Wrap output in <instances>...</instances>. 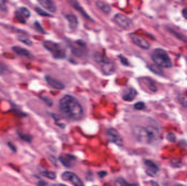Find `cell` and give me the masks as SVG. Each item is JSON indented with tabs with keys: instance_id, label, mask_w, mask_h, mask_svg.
<instances>
[{
	"instance_id": "obj_4",
	"label": "cell",
	"mask_w": 187,
	"mask_h": 186,
	"mask_svg": "<svg viewBox=\"0 0 187 186\" xmlns=\"http://www.w3.org/2000/svg\"><path fill=\"white\" fill-rule=\"evenodd\" d=\"M43 46L55 58L62 59L66 56L65 49L58 43L51 40H46L43 42Z\"/></svg>"
},
{
	"instance_id": "obj_21",
	"label": "cell",
	"mask_w": 187,
	"mask_h": 186,
	"mask_svg": "<svg viewBox=\"0 0 187 186\" xmlns=\"http://www.w3.org/2000/svg\"><path fill=\"white\" fill-rule=\"evenodd\" d=\"M18 136H19L21 139L27 143H31L33 140L32 136L28 134H24L23 133L18 132Z\"/></svg>"
},
{
	"instance_id": "obj_5",
	"label": "cell",
	"mask_w": 187,
	"mask_h": 186,
	"mask_svg": "<svg viewBox=\"0 0 187 186\" xmlns=\"http://www.w3.org/2000/svg\"><path fill=\"white\" fill-rule=\"evenodd\" d=\"M133 133L134 136L138 141L145 143H150L147 131L146 128L137 126L133 128Z\"/></svg>"
},
{
	"instance_id": "obj_1",
	"label": "cell",
	"mask_w": 187,
	"mask_h": 186,
	"mask_svg": "<svg viewBox=\"0 0 187 186\" xmlns=\"http://www.w3.org/2000/svg\"><path fill=\"white\" fill-rule=\"evenodd\" d=\"M59 109L65 118L78 121L82 118L83 110L79 102L71 95H65L59 102Z\"/></svg>"
},
{
	"instance_id": "obj_23",
	"label": "cell",
	"mask_w": 187,
	"mask_h": 186,
	"mask_svg": "<svg viewBox=\"0 0 187 186\" xmlns=\"http://www.w3.org/2000/svg\"><path fill=\"white\" fill-rule=\"evenodd\" d=\"M146 84L147 85L148 88L150 90H151V91H153V92L157 91V86L155 85L154 82H153L151 79H146Z\"/></svg>"
},
{
	"instance_id": "obj_34",
	"label": "cell",
	"mask_w": 187,
	"mask_h": 186,
	"mask_svg": "<svg viewBox=\"0 0 187 186\" xmlns=\"http://www.w3.org/2000/svg\"><path fill=\"white\" fill-rule=\"evenodd\" d=\"M171 163L173 165L174 167H180L181 165V162L180 161V160L177 159H173L171 161Z\"/></svg>"
},
{
	"instance_id": "obj_20",
	"label": "cell",
	"mask_w": 187,
	"mask_h": 186,
	"mask_svg": "<svg viewBox=\"0 0 187 186\" xmlns=\"http://www.w3.org/2000/svg\"><path fill=\"white\" fill-rule=\"evenodd\" d=\"M17 40H19V42H20L21 43L25 44V45H28V46L30 47V46H31V45H33V42H32L31 40H30V39H29L28 38L26 37L25 36L19 35V36H17Z\"/></svg>"
},
{
	"instance_id": "obj_37",
	"label": "cell",
	"mask_w": 187,
	"mask_h": 186,
	"mask_svg": "<svg viewBox=\"0 0 187 186\" xmlns=\"http://www.w3.org/2000/svg\"><path fill=\"white\" fill-rule=\"evenodd\" d=\"M107 172H99V175L100 177H104V176L106 175Z\"/></svg>"
},
{
	"instance_id": "obj_6",
	"label": "cell",
	"mask_w": 187,
	"mask_h": 186,
	"mask_svg": "<svg viewBox=\"0 0 187 186\" xmlns=\"http://www.w3.org/2000/svg\"><path fill=\"white\" fill-rule=\"evenodd\" d=\"M106 136L107 139L111 143H115L118 146H122L123 145V139L119 133L113 128L107 129L106 132Z\"/></svg>"
},
{
	"instance_id": "obj_40",
	"label": "cell",
	"mask_w": 187,
	"mask_h": 186,
	"mask_svg": "<svg viewBox=\"0 0 187 186\" xmlns=\"http://www.w3.org/2000/svg\"><path fill=\"white\" fill-rule=\"evenodd\" d=\"M151 183L152 186H160L159 185L158 183H157L156 182H154V181H151Z\"/></svg>"
},
{
	"instance_id": "obj_26",
	"label": "cell",
	"mask_w": 187,
	"mask_h": 186,
	"mask_svg": "<svg viewBox=\"0 0 187 186\" xmlns=\"http://www.w3.org/2000/svg\"><path fill=\"white\" fill-rule=\"evenodd\" d=\"M35 9L36 12L41 16H43V17H51L52 16L51 15L48 13L46 11H44L42 9H41V8L38 7H35Z\"/></svg>"
},
{
	"instance_id": "obj_14",
	"label": "cell",
	"mask_w": 187,
	"mask_h": 186,
	"mask_svg": "<svg viewBox=\"0 0 187 186\" xmlns=\"http://www.w3.org/2000/svg\"><path fill=\"white\" fill-rule=\"evenodd\" d=\"M12 50L15 53L21 56H24L27 57L29 59H33V56L29 50L26 49H25L22 47L19 46H14L12 47Z\"/></svg>"
},
{
	"instance_id": "obj_10",
	"label": "cell",
	"mask_w": 187,
	"mask_h": 186,
	"mask_svg": "<svg viewBox=\"0 0 187 186\" xmlns=\"http://www.w3.org/2000/svg\"><path fill=\"white\" fill-rule=\"evenodd\" d=\"M59 160L65 167L71 168L75 164L76 158L72 155L63 154L59 157Z\"/></svg>"
},
{
	"instance_id": "obj_42",
	"label": "cell",
	"mask_w": 187,
	"mask_h": 186,
	"mask_svg": "<svg viewBox=\"0 0 187 186\" xmlns=\"http://www.w3.org/2000/svg\"><path fill=\"white\" fill-rule=\"evenodd\" d=\"M183 186V185H176V186Z\"/></svg>"
},
{
	"instance_id": "obj_8",
	"label": "cell",
	"mask_w": 187,
	"mask_h": 186,
	"mask_svg": "<svg viewBox=\"0 0 187 186\" xmlns=\"http://www.w3.org/2000/svg\"><path fill=\"white\" fill-rule=\"evenodd\" d=\"M61 178L65 181H70L75 186H84L82 180L72 172H64L61 175Z\"/></svg>"
},
{
	"instance_id": "obj_17",
	"label": "cell",
	"mask_w": 187,
	"mask_h": 186,
	"mask_svg": "<svg viewBox=\"0 0 187 186\" xmlns=\"http://www.w3.org/2000/svg\"><path fill=\"white\" fill-rule=\"evenodd\" d=\"M97 7L104 13H109L111 11V7L108 4L102 2L97 1L96 3Z\"/></svg>"
},
{
	"instance_id": "obj_7",
	"label": "cell",
	"mask_w": 187,
	"mask_h": 186,
	"mask_svg": "<svg viewBox=\"0 0 187 186\" xmlns=\"http://www.w3.org/2000/svg\"><path fill=\"white\" fill-rule=\"evenodd\" d=\"M115 22L122 29L129 30L132 27V22L131 19L125 15L118 13L114 17Z\"/></svg>"
},
{
	"instance_id": "obj_36",
	"label": "cell",
	"mask_w": 187,
	"mask_h": 186,
	"mask_svg": "<svg viewBox=\"0 0 187 186\" xmlns=\"http://www.w3.org/2000/svg\"><path fill=\"white\" fill-rule=\"evenodd\" d=\"M8 145L9 147L11 149V150L13 151V152H16V150H17L16 147H15L13 143H11V142H8Z\"/></svg>"
},
{
	"instance_id": "obj_33",
	"label": "cell",
	"mask_w": 187,
	"mask_h": 186,
	"mask_svg": "<svg viewBox=\"0 0 187 186\" xmlns=\"http://www.w3.org/2000/svg\"><path fill=\"white\" fill-rule=\"evenodd\" d=\"M119 58L120 59V60L121 61L122 65L128 66L129 64V62H128V60L126 59L125 57L122 56V55H120V56H119Z\"/></svg>"
},
{
	"instance_id": "obj_29",
	"label": "cell",
	"mask_w": 187,
	"mask_h": 186,
	"mask_svg": "<svg viewBox=\"0 0 187 186\" xmlns=\"http://www.w3.org/2000/svg\"><path fill=\"white\" fill-rule=\"evenodd\" d=\"M146 107L145 106V104H144V102H137L136 103H135L134 105V108L137 110H144V108Z\"/></svg>"
},
{
	"instance_id": "obj_19",
	"label": "cell",
	"mask_w": 187,
	"mask_h": 186,
	"mask_svg": "<svg viewBox=\"0 0 187 186\" xmlns=\"http://www.w3.org/2000/svg\"><path fill=\"white\" fill-rule=\"evenodd\" d=\"M115 186H136L135 185L130 184L122 177L117 179L115 182Z\"/></svg>"
},
{
	"instance_id": "obj_12",
	"label": "cell",
	"mask_w": 187,
	"mask_h": 186,
	"mask_svg": "<svg viewBox=\"0 0 187 186\" xmlns=\"http://www.w3.org/2000/svg\"><path fill=\"white\" fill-rule=\"evenodd\" d=\"M137 94V92L136 89L132 87H129L123 91L122 98L126 102H131L136 98Z\"/></svg>"
},
{
	"instance_id": "obj_32",
	"label": "cell",
	"mask_w": 187,
	"mask_h": 186,
	"mask_svg": "<svg viewBox=\"0 0 187 186\" xmlns=\"http://www.w3.org/2000/svg\"><path fill=\"white\" fill-rule=\"evenodd\" d=\"M0 9L2 11H7L8 7L6 4V1L0 0Z\"/></svg>"
},
{
	"instance_id": "obj_13",
	"label": "cell",
	"mask_w": 187,
	"mask_h": 186,
	"mask_svg": "<svg viewBox=\"0 0 187 186\" xmlns=\"http://www.w3.org/2000/svg\"><path fill=\"white\" fill-rule=\"evenodd\" d=\"M45 79L46 80L47 83L53 87L54 89H65V85L64 84L58 80L57 79H54L53 78L51 77L50 76L47 75L45 77Z\"/></svg>"
},
{
	"instance_id": "obj_2",
	"label": "cell",
	"mask_w": 187,
	"mask_h": 186,
	"mask_svg": "<svg viewBox=\"0 0 187 186\" xmlns=\"http://www.w3.org/2000/svg\"><path fill=\"white\" fill-rule=\"evenodd\" d=\"M151 59L157 66L162 68H170L172 62L167 52L162 49H156L153 51Z\"/></svg>"
},
{
	"instance_id": "obj_41",
	"label": "cell",
	"mask_w": 187,
	"mask_h": 186,
	"mask_svg": "<svg viewBox=\"0 0 187 186\" xmlns=\"http://www.w3.org/2000/svg\"><path fill=\"white\" fill-rule=\"evenodd\" d=\"M52 186H66V185L64 184H62V183H56V184H54Z\"/></svg>"
},
{
	"instance_id": "obj_11",
	"label": "cell",
	"mask_w": 187,
	"mask_h": 186,
	"mask_svg": "<svg viewBox=\"0 0 187 186\" xmlns=\"http://www.w3.org/2000/svg\"><path fill=\"white\" fill-rule=\"evenodd\" d=\"M131 38L135 45L142 49H148L150 47V45L147 41L141 36L132 35L131 36Z\"/></svg>"
},
{
	"instance_id": "obj_15",
	"label": "cell",
	"mask_w": 187,
	"mask_h": 186,
	"mask_svg": "<svg viewBox=\"0 0 187 186\" xmlns=\"http://www.w3.org/2000/svg\"><path fill=\"white\" fill-rule=\"evenodd\" d=\"M150 143L157 139L159 135L158 129L153 126H148L146 128Z\"/></svg>"
},
{
	"instance_id": "obj_28",
	"label": "cell",
	"mask_w": 187,
	"mask_h": 186,
	"mask_svg": "<svg viewBox=\"0 0 187 186\" xmlns=\"http://www.w3.org/2000/svg\"><path fill=\"white\" fill-rule=\"evenodd\" d=\"M8 67L5 63L0 61V75H2L8 72Z\"/></svg>"
},
{
	"instance_id": "obj_39",
	"label": "cell",
	"mask_w": 187,
	"mask_h": 186,
	"mask_svg": "<svg viewBox=\"0 0 187 186\" xmlns=\"http://www.w3.org/2000/svg\"><path fill=\"white\" fill-rule=\"evenodd\" d=\"M38 186H46L47 183L44 181H40L38 183Z\"/></svg>"
},
{
	"instance_id": "obj_31",
	"label": "cell",
	"mask_w": 187,
	"mask_h": 186,
	"mask_svg": "<svg viewBox=\"0 0 187 186\" xmlns=\"http://www.w3.org/2000/svg\"><path fill=\"white\" fill-rule=\"evenodd\" d=\"M166 139L168 141H169L170 142L174 143L176 140V137L173 133H170L167 135Z\"/></svg>"
},
{
	"instance_id": "obj_24",
	"label": "cell",
	"mask_w": 187,
	"mask_h": 186,
	"mask_svg": "<svg viewBox=\"0 0 187 186\" xmlns=\"http://www.w3.org/2000/svg\"><path fill=\"white\" fill-rule=\"evenodd\" d=\"M19 11L25 18H29L31 15V12L28 8L22 7L19 8Z\"/></svg>"
},
{
	"instance_id": "obj_9",
	"label": "cell",
	"mask_w": 187,
	"mask_h": 186,
	"mask_svg": "<svg viewBox=\"0 0 187 186\" xmlns=\"http://www.w3.org/2000/svg\"><path fill=\"white\" fill-rule=\"evenodd\" d=\"M144 165L146 166V172L148 175L154 177L157 175L159 171V168L153 161L146 160L144 161Z\"/></svg>"
},
{
	"instance_id": "obj_3",
	"label": "cell",
	"mask_w": 187,
	"mask_h": 186,
	"mask_svg": "<svg viewBox=\"0 0 187 186\" xmlns=\"http://www.w3.org/2000/svg\"><path fill=\"white\" fill-rule=\"evenodd\" d=\"M95 60L101 67L102 71L104 74L111 75L115 72V65L107 57L98 53L95 55Z\"/></svg>"
},
{
	"instance_id": "obj_38",
	"label": "cell",
	"mask_w": 187,
	"mask_h": 186,
	"mask_svg": "<svg viewBox=\"0 0 187 186\" xmlns=\"http://www.w3.org/2000/svg\"><path fill=\"white\" fill-rule=\"evenodd\" d=\"M182 14H183V15L184 17L186 18V19H187V8H186V9H184L183 10V12H182Z\"/></svg>"
},
{
	"instance_id": "obj_27",
	"label": "cell",
	"mask_w": 187,
	"mask_h": 186,
	"mask_svg": "<svg viewBox=\"0 0 187 186\" xmlns=\"http://www.w3.org/2000/svg\"><path fill=\"white\" fill-rule=\"evenodd\" d=\"M34 26L35 29L37 30V31H38V32L41 33L42 34H45L46 31L45 30L43 29V27H42V26L41 25L40 22H36L34 24Z\"/></svg>"
},
{
	"instance_id": "obj_43",
	"label": "cell",
	"mask_w": 187,
	"mask_h": 186,
	"mask_svg": "<svg viewBox=\"0 0 187 186\" xmlns=\"http://www.w3.org/2000/svg\"></svg>"
},
{
	"instance_id": "obj_16",
	"label": "cell",
	"mask_w": 187,
	"mask_h": 186,
	"mask_svg": "<svg viewBox=\"0 0 187 186\" xmlns=\"http://www.w3.org/2000/svg\"><path fill=\"white\" fill-rule=\"evenodd\" d=\"M38 3L45 9L51 12L54 13L57 11V7L54 2L50 0H40Z\"/></svg>"
},
{
	"instance_id": "obj_22",
	"label": "cell",
	"mask_w": 187,
	"mask_h": 186,
	"mask_svg": "<svg viewBox=\"0 0 187 186\" xmlns=\"http://www.w3.org/2000/svg\"><path fill=\"white\" fill-rule=\"evenodd\" d=\"M41 174L46 177V178L51 179V180H54L56 179L57 177V175L56 174L53 172H51V171H44V172H41Z\"/></svg>"
},
{
	"instance_id": "obj_30",
	"label": "cell",
	"mask_w": 187,
	"mask_h": 186,
	"mask_svg": "<svg viewBox=\"0 0 187 186\" xmlns=\"http://www.w3.org/2000/svg\"><path fill=\"white\" fill-rule=\"evenodd\" d=\"M149 69L151 70V71L157 73V74H162V71L159 68V66L157 65H151L149 67Z\"/></svg>"
},
{
	"instance_id": "obj_25",
	"label": "cell",
	"mask_w": 187,
	"mask_h": 186,
	"mask_svg": "<svg viewBox=\"0 0 187 186\" xmlns=\"http://www.w3.org/2000/svg\"><path fill=\"white\" fill-rule=\"evenodd\" d=\"M15 17L17 18V19L18 20V22H21L22 24H25V18H24V17L22 15V14L20 13V12H19V10L15 11Z\"/></svg>"
},
{
	"instance_id": "obj_18",
	"label": "cell",
	"mask_w": 187,
	"mask_h": 186,
	"mask_svg": "<svg viewBox=\"0 0 187 186\" xmlns=\"http://www.w3.org/2000/svg\"><path fill=\"white\" fill-rule=\"evenodd\" d=\"M66 18L69 22V25L70 27L72 29H75L78 25L77 18L74 15L68 14L66 15Z\"/></svg>"
},
{
	"instance_id": "obj_35",
	"label": "cell",
	"mask_w": 187,
	"mask_h": 186,
	"mask_svg": "<svg viewBox=\"0 0 187 186\" xmlns=\"http://www.w3.org/2000/svg\"><path fill=\"white\" fill-rule=\"evenodd\" d=\"M42 99H43V101H44L48 105L51 106V105H52V102H51L49 99H48V98H47V97H42Z\"/></svg>"
}]
</instances>
